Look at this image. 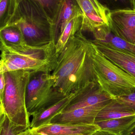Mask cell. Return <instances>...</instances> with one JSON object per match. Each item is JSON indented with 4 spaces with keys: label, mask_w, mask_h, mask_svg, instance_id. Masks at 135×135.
I'll list each match as a JSON object with an SVG mask.
<instances>
[{
    "label": "cell",
    "mask_w": 135,
    "mask_h": 135,
    "mask_svg": "<svg viewBox=\"0 0 135 135\" xmlns=\"http://www.w3.org/2000/svg\"><path fill=\"white\" fill-rule=\"evenodd\" d=\"M75 95V93L70 94L58 102L33 113L32 115V119L29 128H37L51 123V119L55 116L62 112Z\"/></svg>",
    "instance_id": "obj_14"
},
{
    "label": "cell",
    "mask_w": 135,
    "mask_h": 135,
    "mask_svg": "<svg viewBox=\"0 0 135 135\" xmlns=\"http://www.w3.org/2000/svg\"><path fill=\"white\" fill-rule=\"evenodd\" d=\"M75 93V95L62 113L92 106L113 99L102 89L98 82H93Z\"/></svg>",
    "instance_id": "obj_8"
},
{
    "label": "cell",
    "mask_w": 135,
    "mask_h": 135,
    "mask_svg": "<svg viewBox=\"0 0 135 135\" xmlns=\"http://www.w3.org/2000/svg\"><path fill=\"white\" fill-rule=\"evenodd\" d=\"M92 135H121L120 134H114V133H112V132H109L106 131H104V130L99 129L98 131L94 133Z\"/></svg>",
    "instance_id": "obj_28"
},
{
    "label": "cell",
    "mask_w": 135,
    "mask_h": 135,
    "mask_svg": "<svg viewBox=\"0 0 135 135\" xmlns=\"http://www.w3.org/2000/svg\"><path fill=\"white\" fill-rule=\"evenodd\" d=\"M0 72L24 70L51 74L56 67L59 55L55 43L38 46H30L24 52L4 47L1 51Z\"/></svg>",
    "instance_id": "obj_3"
},
{
    "label": "cell",
    "mask_w": 135,
    "mask_h": 135,
    "mask_svg": "<svg viewBox=\"0 0 135 135\" xmlns=\"http://www.w3.org/2000/svg\"><path fill=\"white\" fill-rule=\"evenodd\" d=\"M4 47L3 43H2L1 39V37H0V51H2V50L4 49Z\"/></svg>",
    "instance_id": "obj_30"
},
{
    "label": "cell",
    "mask_w": 135,
    "mask_h": 135,
    "mask_svg": "<svg viewBox=\"0 0 135 135\" xmlns=\"http://www.w3.org/2000/svg\"><path fill=\"white\" fill-rule=\"evenodd\" d=\"M17 4V0H0V30L10 24Z\"/></svg>",
    "instance_id": "obj_20"
},
{
    "label": "cell",
    "mask_w": 135,
    "mask_h": 135,
    "mask_svg": "<svg viewBox=\"0 0 135 135\" xmlns=\"http://www.w3.org/2000/svg\"><path fill=\"white\" fill-rule=\"evenodd\" d=\"M0 135H31L30 128L22 131L12 126L6 116L4 124L0 131Z\"/></svg>",
    "instance_id": "obj_23"
},
{
    "label": "cell",
    "mask_w": 135,
    "mask_h": 135,
    "mask_svg": "<svg viewBox=\"0 0 135 135\" xmlns=\"http://www.w3.org/2000/svg\"><path fill=\"white\" fill-rule=\"evenodd\" d=\"M95 47L81 31L71 37L58 58L51 74L57 90L67 95L98 82L93 65Z\"/></svg>",
    "instance_id": "obj_1"
},
{
    "label": "cell",
    "mask_w": 135,
    "mask_h": 135,
    "mask_svg": "<svg viewBox=\"0 0 135 135\" xmlns=\"http://www.w3.org/2000/svg\"><path fill=\"white\" fill-rule=\"evenodd\" d=\"M0 37L4 47L14 51L24 52L30 47L26 44L20 28L15 25L0 30Z\"/></svg>",
    "instance_id": "obj_16"
},
{
    "label": "cell",
    "mask_w": 135,
    "mask_h": 135,
    "mask_svg": "<svg viewBox=\"0 0 135 135\" xmlns=\"http://www.w3.org/2000/svg\"><path fill=\"white\" fill-rule=\"evenodd\" d=\"M132 2H133V7H134V9H135V0H132Z\"/></svg>",
    "instance_id": "obj_31"
},
{
    "label": "cell",
    "mask_w": 135,
    "mask_h": 135,
    "mask_svg": "<svg viewBox=\"0 0 135 135\" xmlns=\"http://www.w3.org/2000/svg\"><path fill=\"white\" fill-rule=\"evenodd\" d=\"M115 99L128 106L135 112V89L127 96L116 98Z\"/></svg>",
    "instance_id": "obj_24"
},
{
    "label": "cell",
    "mask_w": 135,
    "mask_h": 135,
    "mask_svg": "<svg viewBox=\"0 0 135 135\" xmlns=\"http://www.w3.org/2000/svg\"><path fill=\"white\" fill-rule=\"evenodd\" d=\"M82 16L80 10L75 14L66 25L55 44L56 52L59 56L71 37L81 31Z\"/></svg>",
    "instance_id": "obj_18"
},
{
    "label": "cell",
    "mask_w": 135,
    "mask_h": 135,
    "mask_svg": "<svg viewBox=\"0 0 135 135\" xmlns=\"http://www.w3.org/2000/svg\"><path fill=\"white\" fill-rule=\"evenodd\" d=\"M5 89V79L4 73L0 72V101L3 102Z\"/></svg>",
    "instance_id": "obj_25"
},
{
    "label": "cell",
    "mask_w": 135,
    "mask_h": 135,
    "mask_svg": "<svg viewBox=\"0 0 135 135\" xmlns=\"http://www.w3.org/2000/svg\"><path fill=\"white\" fill-rule=\"evenodd\" d=\"M109 12L134 9L132 0H98Z\"/></svg>",
    "instance_id": "obj_22"
},
{
    "label": "cell",
    "mask_w": 135,
    "mask_h": 135,
    "mask_svg": "<svg viewBox=\"0 0 135 135\" xmlns=\"http://www.w3.org/2000/svg\"><path fill=\"white\" fill-rule=\"evenodd\" d=\"M98 50L112 62L135 78V55L105 46L91 40Z\"/></svg>",
    "instance_id": "obj_12"
},
{
    "label": "cell",
    "mask_w": 135,
    "mask_h": 135,
    "mask_svg": "<svg viewBox=\"0 0 135 135\" xmlns=\"http://www.w3.org/2000/svg\"><path fill=\"white\" fill-rule=\"evenodd\" d=\"M6 117V115L5 112L3 102L0 101V131L4 124Z\"/></svg>",
    "instance_id": "obj_26"
},
{
    "label": "cell",
    "mask_w": 135,
    "mask_h": 135,
    "mask_svg": "<svg viewBox=\"0 0 135 135\" xmlns=\"http://www.w3.org/2000/svg\"><path fill=\"white\" fill-rule=\"evenodd\" d=\"M22 0H17V3ZM41 6L49 20L53 23L62 0H35Z\"/></svg>",
    "instance_id": "obj_21"
},
{
    "label": "cell",
    "mask_w": 135,
    "mask_h": 135,
    "mask_svg": "<svg viewBox=\"0 0 135 135\" xmlns=\"http://www.w3.org/2000/svg\"><path fill=\"white\" fill-rule=\"evenodd\" d=\"M121 135H135V123L130 127L121 133Z\"/></svg>",
    "instance_id": "obj_27"
},
{
    "label": "cell",
    "mask_w": 135,
    "mask_h": 135,
    "mask_svg": "<svg viewBox=\"0 0 135 135\" xmlns=\"http://www.w3.org/2000/svg\"><path fill=\"white\" fill-rule=\"evenodd\" d=\"M135 123V115L118 119L96 121L94 123L100 127V129L120 135Z\"/></svg>",
    "instance_id": "obj_19"
},
{
    "label": "cell",
    "mask_w": 135,
    "mask_h": 135,
    "mask_svg": "<svg viewBox=\"0 0 135 135\" xmlns=\"http://www.w3.org/2000/svg\"><path fill=\"white\" fill-rule=\"evenodd\" d=\"M75 0H62L56 17L52 24L55 42L71 17L79 10Z\"/></svg>",
    "instance_id": "obj_15"
},
{
    "label": "cell",
    "mask_w": 135,
    "mask_h": 135,
    "mask_svg": "<svg viewBox=\"0 0 135 135\" xmlns=\"http://www.w3.org/2000/svg\"><path fill=\"white\" fill-rule=\"evenodd\" d=\"M95 47L93 65L98 82L102 89L113 98L133 92L135 78L106 58Z\"/></svg>",
    "instance_id": "obj_5"
},
{
    "label": "cell",
    "mask_w": 135,
    "mask_h": 135,
    "mask_svg": "<svg viewBox=\"0 0 135 135\" xmlns=\"http://www.w3.org/2000/svg\"><path fill=\"white\" fill-rule=\"evenodd\" d=\"M10 25L20 28L28 46H43L53 42L56 44L52 23L35 0L19 2Z\"/></svg>",
    "instance_id": "obj_2"
},
{
    "label": "cell",
    "mask_w": 135,
    "mask_h": 135,
    "mask_svg": "<svg viewBox=\"0 0 135 135\" xmlns=\"http://www.w3.org/2000/svg\"><path fill=\"white\" fill-rule=\"evenodd\" d=\"M134 115V111L113 98L98 113L95 121L118 119Z\"/></svg>",
    "instance_id": "obj_17"
},
{
    "label": "cell",
    "mask_w": 135,
    "mask_h": 135,
    "mask_svg": "<svg viewBox=\"0 0 135 135\" xmlns=\"http://www.w3.org/2000/svg\"><path fill=\"white\" fill-rule=\"evenodd\" d=\"M111 101L62 113L54 117L51 119V123L94 124L98 113Z\"/></svg>",
    "instance_id": "obj_10"
},
{
    "label": "cell",
    "mask_w": 135,
    "mask_h": 135,
    "mask_svg": "<svg viewBox=\"0 0 135 135\" xmlns=\"http://www.w3.org/2000/svg\"><path fill=\"white\" fill-rule=\"evenodd\" d=\"M55 81L51 74L31 72L25 98L26 108L30 117L34 113L54 104L66 97L55 88Z\"/></svg>",
    "instance_id": "obj_6"
},
{
    "label": "cell",
    "mask_w": 135,
    "mask_h": 135,
    "mask_svg": "<svg viewBox=\"0 0 135 135\" xmlns=\"http://www.w3.org/2000/svg\"><path fill=\"white\" fill-rule=\"evenodd\" d=\"M32 71L24 70L5 72L3 104L12 126L23 131L30 128V116L26 105V91Z\"/></svg>",
    "instance_id": "obj_4"
},
{
    "label": "cell",
    "mask_w": 135,
    "mask_h": 135,
    "mask_svg": "<svg viewBox=\"0 0 135 135\" xmlns=\"http://www.w3.org/2000/svg\"><path fill=\"white\" fill-rule=\"evenodd\" d=\"M31 129V128H30ZM37 132L53 135H92L100 129L96 124L50 123L31 128Z\"/></svg>",
    "instance_id": "obj_11"
},
{
    "label": "cell",
    "mask_w": 135,
    "mask_h": 135,
    "mask_svg": "<svg viewBox=\"0 0 135 135\" xmlns=\"http://www.w3.org/2000/svg\"><path fill=\"white\" fill-rule=\"evenodd\" d=\"M81 11V31L93 33L98 28L109 25V12L98 0H75Z\"/></svg>",
    "instance_id": "obj_7"
},
{
    "label": "cell",
    "mask_w": 135,
    "mask_h": 135,
    "mask_svg": "<svg viewBox=\"0 0 135 135\" xmlns=\"http://www.w3.org/2000/svg\"><path fill=\"white\" fill-rule=\"evenodd\" d=\"M30 130H31V135H53L47 134L44 133L37 132L32 129H30Z\"/></svg>",
    "instance_id": "obj_29"
},
{
    "label": "cell",
    "mask_w": 135,
    "mask_h": 135,
    "mask_svg": "<svg viewBox=\"0 0 135 135\" xmlns=\"http://www.w3.org/2000/svg\"><path fill=\"white\" fill-rule=\"evenodd\" d=\"M108 20L109 26L115 35L135 45V9L110 12Z\"/></svg>",
    "instance_id": "obj_9"
},
{
    "label": "cell",
    "mask_w": 135,
    "mask_h": 135,
    "mask_svg": "<svg viewBox=\"0 0 135 135\" xmlns=\"http://www.w3.org/2000/svg\"><path fill=\"white\" fill-rule=\"evenodd\" d=\"M92 34L94 40L105 46L127 51L135 55V45L131 44L117 35L109 25L99 27Z\"/></svg>",
    "instance_id": "obj_13"
}]
</instances>
